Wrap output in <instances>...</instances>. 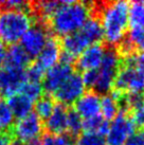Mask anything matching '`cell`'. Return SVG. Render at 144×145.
I'll use <instances>...</instances> for the list:
<instances>
[{"label":"cell","instance_id":"cell-1","mask_svg":"<svg viewBox=\"0 0 144 145\" xmlns=\"http://www.w3.org/2000/svg\"><path fill=\"white\" fill-rule=\"evenodd\" d=\"M129 3L126 1L91 2V11L100 18L105 44L116 48L126 36Z\"/></svg>","mask_w":144,"mask_h":145},{"label":"cell","instance_id":"cell-26","mask_svg":"<svg viewBox=\"0 0 144 145\" xmlns=\"http://www.w3.org/2000/svg\"><path fill=\"white\" fill-rule=\"evenodd\" d=\"M24 73H26V78H27V82L43 84V81H44L46 71H45L41 67H39L36 63H31V64L29 65L28 67L26 68Z\"/></svg>","mask_w":144,"mask_h":145},{"label":"cell","instance_id":"cell-24","mask_svg":"<svg viewBox=\"0 0 144 145\" xmlns=\"http://www.w3.org/2000/svg\"><path fill=\"white\" fill-rule=\"evenodd\" d=\"M14 120L15 118L8 103L3 99H0V133H9L15 123Z\"/></svg>","mask_w":144,"mask_h":145},{"label":"cell","instance_id":"cell-32","mask_svg":"<svg viewBox=\"0 0 144 145\" xmlns=\"http://www.w3.org/2000/svg\"><path fill=\"white\" fill-rule=\"evenodd\" d=\"M82 80L86 88H88L89 90H93L98 81V69L84 71L82 74Z\"/></svg>","mask_w":144,"mask_h":145},{"label":"cell","instance_id":"cell-25","mask_svg":"<svg viewBox=\"0 0 144 145\" xmlns=\"http://www.w3.org/2000/svg\"><path fill=\"white\" fill-rule=\"evenodd\" d=\"M24 94V97L30 99L32 102H36L38 99L44 95V88H43V84L39 83H31V82H26L21 88H20L19 92Z\"/></svg>","mask_w":144,"mask_h":145},{"label":"cell","instance_id":"cell-10","mask_svg":"<svg viewBox=\"0 0 144 145\" xmlns=\"http://www.w3.org/2000/svg\"><path fill=\"white\" fill-rule=\"evenodd\" d=\"M85 87L82 75L79 72L72 73L71 75L62 84L60 88L52 94L54 101H57L58 104L64 106L74 104L85 93Z\"/></svg>","mask_w":144,"mask_h":145},{"label":"cell","instance_id":"cell-28","mask_svg":"<svg viewBox=\"0 0 144 145\" xmlns=\"http://www.w3.org/2000/svg\"><path fill=\"white\" fill-rule=\"evenodd\" d=\"M126 38L136 51L144 52V29H130Z\"/></svg>","mask_w":144,"mask_h":145},{"label":"cell","instance_id":"cell-36","mask_svg":"<svg viewBox=\"0 0 144 145\" xmlns=\"http://www.w3.org/2000/svg\"><path fill=\"white\" fill-rule=\"evenodd\" d=\"M7 56V48L2 42H0V67H2Z\"/></svg>","mask_w":144,"mask_h":145},{"label":"cell","instance_id":"cell-18","mask_svg":"<svg viewBox=\"0 0 144 145\" xmlns=\"http://www.w3.org/2000/svg\"><path fill=\"white\" fill-rule=\"evenodd\" d=\"M7 103L14 118H16L18 120L30 114L34 108V102H32L30 99L24 97L21 93H15V94L8 97Z\"/></svg>","mask_w":144,"mask_h":145},{"label":"cell","instance_id":"cell-2","mask_svg":"<svg viewBox=\"0 0 144 145\" xmlns=\"http://www.w3.org/2000/svg\"><path fill=\"white\" fill-rule=\"evenodd\" d=\"M91 16V2L64 1L47 24L53 36H68L77 32Z\"/></svg>","mask_w":144,"mask_h":145},{"label":"cell","instance_id":"cell-17","mask_svg":"<svg viewBox=\"0 0 144 145\" xmlns=\"http://www.w3.org/2000/svg\"><path fill=\"white\" fill-rule=\"evenodd\" d=\"M31 63H32V58L29 56L28 53L24 51L20 44H16L10 46V48L7 50V56H5L3 66L26 70V68Z\"/></svg>","mask_w":144,"mask_h":145},{"label":"cell","instance_id":"cell-9","mask_svg":"<svg viewBox=\"0 0 144 145\" xmlns=\"http://www.w3.org/2000/svg\"><path fill=\"white\" fill-rule=\"evenodd\" d=\"M44 123L35 112H31L14 123L10 130L13 140L17 142H27L38 139L44 131Z\"/></svg>","mask_w":144,"mask_h":145},{"label":"cell","instance_id":"cell-13","mask_svg":"<svg viewBox=\"0 0 144 145\" xmlns=\"http://www.w3.org/2000/svg\"><path fill=\"white\" fill-rule=\"evenodd\" d=\"M106 50V44L101 41L88 47L80 56L76 58L75 66L81 71L96 70L100 67Z\"/></svg>","mask_w":144,"mask_h":145},{"label":"cell","instance_id":"cell-37","mask_svg":"<svg viewBox=\"0 0 144 145\" xmlns=\"http://www.w3.org/2000/svg\"><path fill=\"white\" fill-rule=\"evenodd\" d=\"M2 94V90H1V88H0V95Z\"/></svg>","mask_w":144,"mask_h":145},{"label":"cell","instance_id":"cell-29","mask_svg":"<svg viewBox=\"0 0 144 145\" xmlns=\"http://www.w3.org/2000/svg\"><path fill=\"white\" fill-rule=\"evenodd\" d=\"M71 138L68 135H60V136H56V135H51V133H46L40 139L41 145H69L72 143Z\"/></svg>","mask_w":144,"mask_h":145},{"label":"cell","instance_id":"cell-20","mask_svg":"<svg viewBox=\"0 0 144 145\" xmlns=\"http://www.w3.org/2000/svg\"><path fill=\"white\" fill-rule=\"evenodd\" d=\"M128 25L130 29H144V1L129 3Z\"/></svg>","mask_w":144,"mask_h":145},{"label":"cell","instance_id":"cell-15","mask_svg":"<svg viewBox=\"0 0 144 145\" xmlns=\"http://www.w3.org/2000/svg\"><path fill=\"white\" fill-rule=\"evenodd\" d=\"M60 54H62V46L60 39L58 37L51 35L48 38L39 55L36 57L37 61L35 63L46 71L54 67L56 64H58Z\"/></svg>","mask_w":144,"mask_h":145},{"label":"cell","instance_id":"cell-6","mask_svg":"<svg viewBox=\"0 0 144 145\" xmlns=\"http://www.w3.org/2000/svg\"><path fill=\"white\" fill-rule=\"evenodd\" d=\"M112 87L119 92L141 94L144 92V71L134 67L120 66Z\"/></svg>","mask_w":144,"mask_h":145},{"label":"cell","instance_id":"cell-16","mask_svg":"<svg viewBox=\"0 0 144 145\" xmlns=\"http://www.w3.org/2000/svg\"><path fill=\"white\" fill-rule=\"evenodd\" d=\"M67 126H68V107L57 103L51 116L45 122L44 128L47 130V133L60 136L67 133Z\"/></svg>","mask_w":144,"mask_h":145},{"label":"cell","instance_id":"cell-27","mask_svg":"<svg viewBox=\"0 0 144 145\" xmlns=\"http://www.w3.org/2000/svg\"><path fill=\"white\" fill-rule=\"evenodd\" d=\"M121 66L134 67L144 71V52L136 51L129 55L121 57Z\"/></svg>","mask_w":144,"mask_h":145},{"label":"cell","instance_id":"cell-33","mask_svg":"<svg viewBox=\"0 0 144 145\" xmlns=\"http://www.w3.org/2000/svg\"><path fill=\"white\" fill-rule=\"evenodd\" d=\"M124 145H144V130H138L127 139Z\"/></svg>","mask_w":144,"mask_h":145},{"label":"cell","instance_id":"cell-39","mask_svg":"<svg viewBox=\"0 0 144 145\" xmlns=\"http://www.w3.org/2000/svg\"><path fill=\"white\" fill-rule=\"evenodd\" d=\"M143 126H144V125H143Z\"/></svg>","mask_w":144,"mask_h":145},{"label":"cell","instance_id":"cell-38","mask_svg":"<svg viewBox=\"0 0 144 145\" xmlns=\"http://www.w3.org/2000/svg\"><path fill=\"white\" fill-rule=\"evenodd\" d=\"M69 145H74V144H72V143H71V144H69Z\"/></svg>","mask_w":144,"mask_h":145},{"label":"cell","instance_id":"cell-23","mask_svg":"<svg viewBox=\"0 0 144 145\" xmlns=\"http://www.w3.org/2000/svg\"><path fill=\"white\" fill-rule=\"evenodd\" d=\"M83 131V119L73 108L68 109V126H67V135L71 139L80 137Z\"/></svg>","mask_w":144,"mask_h":145},{"label":"cell","instance_id":"cell-7","mask_svg":"<svg viewBox=\"0 0 144 145\" xmlns=\"http://www.w3.org/2000/svg\"><path fill=\"white\" fill-rule=\"evenodd\" d=\"M137 126L130 114L120 111L109 124L108 133L105 137L107 145H124L125 142L136 131Z\"/></svg>","mask_w":144,"mask_h":145},{"label":"cell","instance_id":"cell-35","mask_svg":"<svg viewBox=\"0 0 144 145\" xmlns=\"http://www.w3.org/2000/svg\"><path fill=\"white\" fill-rule=\"evenodd\" d=\"M13 145H41L40 139H34V140H30L27 142H17L13 140Z\"/></svg>","mask_w":144,"mask_h":145},{"label":"cell","instance_id":"cell-12","mask_svg":"<svg viewBox=\"0 0 144 145\" xmlns=\"http://www.w3.org/2000/svg\"><path fill=\"white\" fill-rule=\"evenodd\" d=\"M73 72L74 69L72 65L60 61L51 69L47 70L43 81V88L44 91L47 92L46 94H53Z\"/></svg>","mask_w":144,"mask_h":145},{"label":"cell","instance_id":"cell-3","mask_svg":"<svg viewBox=\"0 0 144 145\" xmlns=\"http://www.w3.org/2000/svg\"><path fill=\"white\" fill-rule=\"evenodd\" d=\"M102 39H104V35L100 18L94 14H91L88 20L77 32L63 37L60 42L62 52L76 61V58L88 47L101 42Z\"/></svg>","mask_w":144,"mask_h":145},{"label":"cell","instance_id":"cell-34","mask_svg":"<svg viewBox=\"0 0 144 145\" xmlns=\"http://www.w3.org/2000/svg\"><path fill=\"white\" fill-rule=\"evenodd\" d=\"M0 145H13V138L10 133H0Z\"/></svg>","mask_w":144,"mask_h":145},{"label":"cell","instance_id":"cell-4","mask_svg":"<svg viewBox=\"0 0 144 145\" xmlns=\"http://www.w3.org/2000/svg\"><path fill=\"white\" fill-rule=\"evenodd\" d=\"M35 24L31 13L17 10H2L0 12V42L16 44L26 32Z\"/></svg>","mask_w":144,"mask_h":145},{"label":"cell","instance_id":"cell-31","mask_svg":"<svg viewBox=\"0 0 144 145\" xmlns=\"http://www.w3.org/2000/svg\"><path fill=\"white\" fill-rule=\"evenodd\" d=\"M130 117L135 122L136 126H143L144 125V97L138 104H136L130 109Z\"/></svg>","mask_w":144,"mask_h":145},{"label":"cell","instance_id":"cell-30","mask_svg":"<svg viewBox=\"0 0 144 145\" xmlns=\"http://www.w3.org/2000/svg\"><path fill=\"white\" fill-rule=\"evenodd\" d=\"M77 145H106V140L99 133H84L77 138Z\"/></svg>","mask_w":144,"mask_h":145},{"label":"cell","instance_id":"cell-14","mask_svg":"<svg viewBox=\"0 0 144 145\" xmlns=\"http://www.w3.org/2000/svg\"><path fill=\"white\" fill-rule=\"evenodd\" d=\"M73 109L83 120L98 117L101 114V95L93 90H89L74 103Z\"/></svg>","mask_w":144,"mask_h":145},{"label":"cell","instance_id":"cell-19","mask_svg":"<svg viewBox=\"0 0 144 145\" xmlns=\"http://www.w3.org/2000/svg\"><path fill=\"white\" fill-rule=\"evenodd\" d=\"M120 112V106L115 97L109 92L101 95V116L106 121H112Z\"/></svg>","mask_w":144,"mask_h":145},{"label":"cell","instance_id":"cell-21","mask_svg":"<svg viewBox=\"0 0 144 145\" xmlns=\"http://www.w3.org/2000/svg\"><path fill=\"white\" fill-rule=\"evenodd\" d=\"M109 122L104 120L102 116L83 120V130L84 133H99L103 137H106L109 129Z\"/></svg>","mask_w":144,"mask_h":145},{"label":"cell","instance_id":"cell-8","mask_svg":"<svg viewBox=\"0 0 144 145\" xmlns=\"http://www.w3.org/2000/svg\"><path fill=\"white\" fill-rule=\"evenodd\" d=\"M52 34L49 31L47 24L39 21H35V24L21 37L20 46L33 59L39 55L48 38Z\"/></svg>","mask_w":144,"mask_h":145},{"label":"cell","instance_id":"cell-22","mask_svg":"<svg viewBox=\"0 0 144 145\" xmlns=\"http://www.w3.org/2000/svg\"><path fill=\"white\" fill-rule=\"evenodd\" d=\"M55 105V101L51 95L44 94L40 99L36 101V104L34 106L35 113L41 121H46L53 112Z\"/></svg>","mask_w":144,"mask_h":145},{"label":"cell","instance_id":"cell-5","mask_svg":"<svg viewBox=\"0 0 144 145\" xmlns=\"http://www.w3.org/2000/svg\"><path fill=\"white\" fill-rule=\"evenodd\" d=\"M120 66L121 56L119 55L117 49L106 44L103 61L98 68V81L93 88V91L99 93L100 95L109 93L113 86L117 74L120 70Z\"/></svg>","mask_w":144,"mask_h":145},{"label":"cell","instance_id":"cell-11","mask_svg":"<svg viewBox=\"0 0 144 145\" xmlns=\"http://www.w3.org/2000/svg\"><path fill=\"white\" fill-rule=\"evenodd\" d=\"M26 82L24 70L10 68L7 66L0 67V88L2 90V94L7 97L19 92L21 86Z\"/></svg>","mask_w":144,"mask_h":145}]
</instances>
